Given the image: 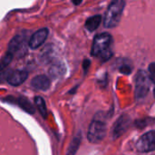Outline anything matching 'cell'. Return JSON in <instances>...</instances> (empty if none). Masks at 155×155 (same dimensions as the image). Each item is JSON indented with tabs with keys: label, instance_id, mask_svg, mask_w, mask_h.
Wrapping results in <instances>:
<instances>
[{
	"label": "cell",
	"instance_id": "cell-1",
	"mask_svg": "<svg viewBox=\"0 0 155 155\" xmlns=\"http://www.w3.org/2000/svg\"><path fill=\"white\" fill-rule=\"evenodd\" d=\"M113 37L109 33H101L95 36L92 45V55L100 57L102 61H107L113 55Z\"/></svg>",
	"mask_w": 155,
	"mask_h": 155
},
{
	"label": "cell",
	"instance_id": "cell-2",
	"mask_svg": "<svg viewBox=\"0 0 155 155\" xmlns=\"http://www.w3.org/2000/svg\"><path fill=\"white\" fill-rule=\"evenodd\" d=\"M124 6L125 2L124 0H115L109 5L104 20V25L106 28H114L118 25Z\"/></svg>",
	"mask_w": 155,
	"mask_h": 155
},
{
	"label": "cell",
	"instance_id": "cell-3",
	"mask_svg": "<svg viewBox=\"0 0 155 155\" xmlns=\"http://www.w3.org/2000/svg\"><path fill=\"white\" fill-rule=\"evenodd\" d=\"M106 134V124L100 120H94L89 126L88 140L93 143H100Z\"/></svg>",
	"mask_w": 155,
	"mask_h": 155
},
{
	"label": "cell",
	"instance_id": "cell-4",
	"mask_svg": "<svg viewBox=\"0 0 155 155\" xmlns=\"http://www.w3.org/2000/svg\"><path fill=\"white\" fill-rule=\"evenodd\" d=\"M150 78L146 72L139 71L135 77V94L137 98H143L149 92Z\"/></svg>",
	"mask_w": 155,
	"mask_h": 155
},
{
	"label": "cell",
	"instance_id": "cell-5",
	"mask_svg": "<svg viewBox=\"0 0 155 155\" xmlns=\"http://www.w3.org/2000/svg\"><path fill=\"white\" fill-rule=\"evenodd\" d=\"M136 149L140 153H150L155 149V132L153 130L142 135L136 143Z\"/></svg>",
	"mask_w": 155,
	"mask_h": 155
},
{
	"label": "cell",
	"instance_id": "cell-6",
	"mask_svg": "<svg viewBox=\"0 0 155 155\" xmlns=\"http://www.w3.org/2000/svg\"><path fill=\"white\" fill-rule=\"evenodd\" d=\"M48 35V29L47 28H42L35 33H34L29 40V47L32 49H36L40 45H42L45 41L46 40Z\"/></svg>",
	"mask_w": 155,
	"mask_h": 155
},
{
	"label": "cell",
	"instance_id": "cell-7",
	"mask_svg": "<svg viewBox=\"0 0 155 155\" xmlns=\"http://www.w3.org/2000/svg\"><path fill=\"white\" fill-rule=\"evenodd\" d=\"M28 77V74L25 71L22 70H14L10 71V73L7 74L6 80L7 83L10 84L13 86H18L22 84Z\"/></svg>",
	"mask_w": 155,
	"mask_h": 155
},
{
	"label": "cell",
	"instance_id": "cell-8",
	"mask_svg": "<svg viewBox=\"0 0 155 155\" xmlns=\"http://www.w3.org/2000/svg\"><path fill=\"white\" fill-rule=\"evenodd\" d=\"M130 123H131V120L127 115H122L114 124V132H113L114 138L116 139V138L120 137L121 135H123L124 134V132L128 129Z\"/></svg>",
	"mask_w": 155,
	"mask_h": 155
},
{
	"label": "cell",
	"instance_id": "cell-9",
	"mask_svg": "<svg viewBox=\"0 0 155 155\" xmlns=\"http://www.w3.org/2000/svg\"><path fill=\"white\" fill-rule=\"evenodd\" d=\"M31 85L35 90L46 91L47 89H49L51 85V81L45 75H37L32 80Z\"/></svg>",
	"mask_w": 155,
	"mask_h": 155
},
{
	"label": "cell",
	"instance_id": "cell-10",
	"mask_svg": "<svg viewBox=\"0 0 155 155\" xmlns=\"http://www.w3.org/2000/svg\"><path fill=\"white\" fill-rule=\"evenodd\" d=\"M25 41V35H15L10 41V43L8 45L7 53H9V54L14 55L15 53L19 52L22 49Z\"/></svg>",
	"mask_w": 155,
	"mask_h": 155
},
{
	"label": "cell",
	"instance_id": "cell-11",
	"mask_svg": "<svg viewBox=\"0 0 155 155\" xmlns=\"http://www.w3.org/2000/svg\"><path fill=\"white\" fill-rule=\"evenodd\" d=\"M66 72V67L64 63L57 61L54 62L49 68V74L52 78H60L64 75Z\"/></svg>",
	"mask_w": 155,
	"mask_h": 155
},
{
	"label": "cell",
	"instance_id": "cell-12",
	"mask_svg": "<svg viewBox=\"0 0 155 155\" xmlns=\"http://www.w3.org/2000/svg\"><path fill=\"white\" fill-rule=\"evenodd\" d=\"M101 22H102V16L100 15H95L86 20L85 27L88 31L93 32L95 29H97V27L100 25Z\"/></svg>",
	"mask_w": 155,
	"mask_h": 155
},
{
	"label": "cell",
	"instance_id": "cell-13",
	"mask_svg": "<svg viewBox=\"0 0 155 155\" xmlns=\"http://www.w3.org/2000/svg\"><path fill=\"white\" fill-rule=\"evenodd\" d=\"M81 143V135L80 134H78L77 136H75L74 138V140L72 141L68 150H67V155H74L76 153L78 148H79V145Z\"/></svg>",
	"mask_w": 155,
	"mask_h": 155
},
{
	"label": "cell",
	"instance_id": "cell-14",
	"mask_svg": "<svg viewBox=\"0 0 155 155\" xmlns=\"http://www.w3.org/2000/svg\"><path fill=\"white\" fill-rule=\"evenodd\" d=\"M35 104L37 109L39 110V113L42 114V116L44 118H45L47 115V111H46V105H45V100L40 96H36L35 98Z\"/></svg>",
	"mask_w": 155,
	"mask_h": 155
},
{
	"label": "cell",
	"instance_id": "cell-15",
	"mask_svg": "<svg viewBox=\"0 0 155 155\" xmlns=\"http://www.w3.org/2000/svg\"><path fill=\"white\" fill-rule=\"evenodd\" d=\"M17 104H18L25 111H26L27 113H29V114H34V113H35V108H34V106L31 104V103H30L26 98L19 97L18 100H17Z\"/></svg>",
	"mask_w": 155,
	"mask_h": 155
},
{
	"label": "cell",
	"instance_id": "cell-16",
	"mask_svg": "<svg viewBox=\"0 0 155 155\" xmlns=\"http://www.w3.org/2000/svg\"><path fill=\"white\" fill-rule=\"evenodd\" d=\"M13 57H14V55H13V54H9V53H7V52H6L5 55V56L0 60V71H1V70H3L5 67H6V66L11 63V61H12Z\"/></svg>",
	"mask_w": 155,
	"mask_h": 155
},
{
	"label": "cell",
	"instance_id": "cell-17",
	"mask_svg": "<svg viewBox=\"0 0 155 155\" xmlns=\"http://www.w3.org/2000/svg\"><path fill=\"white\" fill-rule=\"evenodd\" d=\"M154 66L155 65L153 63H152L149 66V74L148 75H149V78L152 83L154 82Z\"/></svg>",
	"mask_w": 155,
	"mask_h": 155
},
{
	"label": "cell",
	"instance_id": "cell-18",
	"mask_svg": "<svg viewBox=\"0 0 155 155\" xmlns=\"http://www.w3.org/2000/svg\"><path fill=\"white\" fill-rule=\"evenodd\" d=\"M120 71L123 73V74H130L131 72H132V67L130 65H123L121 68H120Z\"/></svg>",
	"mask_w": 155,
	"mask_h": 155
},
{
	"label": "cell",
	"instance_id": "cell-19",
	"mask_svg": "<svg viewBox=\"0 0 155 155\" xmlns=\"http://www.w3.org/2000/svg\"><path fill=\"white\" fill-rule=\"evenodd\" d=\"M89 65H90V62H89L88 60H85L84 63V71H85V72L87 71V68H88Z\"/></svg>",
	"mask_w": 155,
	"mask_h": 155
},
{
	"label": "cell",
	"instance_id": "cell-20",
	"mask_svg": "<svg viewBox=\"0 0 155 155\" xmlns=\"http://www.w3.org/2000/svg\"><path fill=\"white\" fill-rule=\"evenodd\" d=\"M81 2H82V1H78V2H74V1L73 3H74V5H79V4H81Z\"/></svg>",
	"mask_w": 155,
	"mask_h": 155
}]
</instances>
